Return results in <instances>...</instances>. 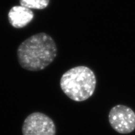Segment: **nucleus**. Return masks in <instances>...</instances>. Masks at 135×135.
Instances as JSON below:
<instances>
[{"label":"nucleus","mask_w":135,"mask_h":135,"mask_svg":"<svg viewBox=\"0 0 135 135\" xmlns=\"http://www.w3.org/2000/svg\"><path fill=\"white\" fill-rule=\"evenodd\" d=\"M57 55L55 41L45 33L34 35L22 42L17 50L18 60L23 68L31 71L43 70Z\"/></svg>","instance_id":"nucleus-1"},{"label":"nucleus","mask_w":135,"mask_h":135,"mask_svg":"<svg viewBox=\"0 0 135 135\" xmlns=\"http://www.w3.org/2000/svg\"><path fill=\"white\" fill-rule=\"evenodd\" d=\"M96 84L97 79L93 71L84 66L70 69L60 80V86L64 93L77 102L85 101L91 97Z\"/></svg>","instance_id":"nucleus-2"},{"label":"nucleus","mask_w":135,"mask_h":135,"mask_svg":"<svg viewBox=\"0 0 135 135\" xmlns=\"http://www.w3.org/2000/svg\"><path fill=\"white\" fill-rule=\"evenodd\" d=\"M108 119L113 129L121 134H129L135 129V113L126 106L118 104L113 107Z\"/></svg>","instance_id":"nucleus-3"},{"label":"nucleus","mask_w":135,"mask_h":135,"mask_svg":"<svg viewBox=\"0 0 135 135\" xmlns=\"http://www.w3.org/2000/svg\"><path fill=\"white\" fill-rule=\"evenodd\" d=\"M56 126L48 116L40 112L30 114L23 123V135H56Z\"/></svg>","instance_id":"nucleus-4"},{"label":"nucleus","mask_w":135,"mask_h":135,"mask_svg":"<svg viewBox=\"0 0 135 135\" xmlns=\"http://www.w3.org/2000/svg\"><path fill=\"white\" fill-rule=\"evenodd\" d=\"M34 18V13L31 9L21 6H15L10 9L8 13L9 23L15 28L26 26Z\"/></svg>","instance_id":"nucleus-5"},{"label":"nucleus","mask_w":135,"mask_h":135,"mask_svg":"<svg viewBox=\"0 0 135 135\" xmlns=\"http://www.w3.org/2000/svg\"><path fill=\"white\" fill-rule=\"evenodd\" d=\"M20 5L29 9H43L48 6L50 0H20Z\"/></svg>","instance_id":"nucleus-6"}]
</instances>
